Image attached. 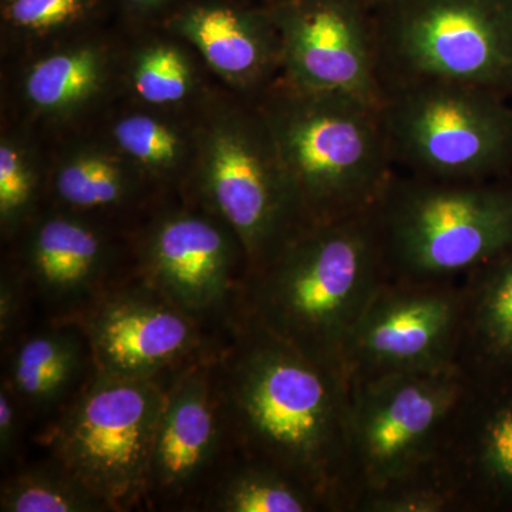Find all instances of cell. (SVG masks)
Listing matches in <instances>:
<instances>
[{
    "mask_svg": "<svg viewBox=\"0 0 512 512\" xmlns=\"http://www.w3.org/2000/svg\"><path fill=\"white\" fill-rule=\"evenodd\" d=\"M214 369L235 453L301 481L329 512H355L348 380L241 315L222 330Z\"/></svg>",
    "mask_w": 512,
    "mask_h": 512,
    "instance_id": "cell-1",
    "label": "cell"
},
{
    "mask_svg": "<svg viewBox=\"0 0 512 512\" xmlns=\"http://www.w3.org/2000/svg\"><path fill=\"white\" fill-rule=\"evenodd\" d=\"M389 278L373 211L309 225L271 261L248 271L234 315L346 379L350 336Z\"/></svg>",
    "mask_w": 512,
    "mask_h": 512,
    "instance_id": "cell-2",
    "label": "cell"
},
{
    "mask_svg": "<svg viewBox=\"0 0 512 512\" xmlns=\"http://www.w3.org/2000/svg\"><path fill=\"white\" fill-rule=\"evenodd\" d=\"M268 127L306 227L369 214L397 173L380 106L295 84Z\"/></svg>",
    "mask_w": 512,
    "mask_h": 512,
    "instance_id": "cell-3",
    "label": "cell"
},
{
    "mask_svg": "<svg viewBox=\"0 0 512 512\" xmlns=\"http://www.w3.org/2000/svg\"><path fill=\"white\" fill-rule=\"evenodd\" d=\"M373 218L390 278L458 281L512 248V174L446 181L397 171Z\"/></svg>",
    "mask_w": 512,
    "mask_h": 512,
    "instance_id": "cell-4",
    "label": "cell"
},
{
    "mask_svg": "<svg viewBox=\"0 0 512 512\" xmlns=\"http://www.w3.org/2000/svg\"><path fill=\"white\" fill-rule=\"evenodd\" d=\"M373 16L384 90L450 82L512 99V0H387Z\"/></svg>",
    "mask_w": 512,
    "mask_h": 512,
    "instance_id": "cell-5",
    "label": "cell"
},
{
    "mask_svg": "<svg viewBox=\"0 0 512 512\" xmlns=\"http://www.w3.org/2000/svg\"><path fill=\"white\" fill-rule=\"evenodd\" d=\"M165 389L160 380L94 370L36 440L114 511L144 507Z\"/></svg>",
    "mask_w": 512,
    "mask_h": 512,
    "instance_id": "cell-6",
    "label": "cell"
},
{
    "mask_svg": "<svg viewBox=\"0 0 512 512\" xmlns=\"http://www.w3.org/2000/svg\"><path fill=\"white\" fill-rule=\"evenodd\" d=\"M383 123L397 171L433 180L512 174V99L468 84L384 90Z\"/></svg>",
    "mask_w": 512,
    "mask_h": 512,
    "instance_id": "cell-7",
    "label": "cell"
},
{
    "mask_svg": "<svg viewBox=\"0 0 512 512\" xmlns=\"http://www.w3.org/2000/svg\"><path fill=\"white\" fill-rule=\"evenodd\" d=\"M468 384L470 379L458 367L350 384L356 508L367 495L400 485H440L437 461Z\"/></svg>",
    "mask_w": 512,
    "mask_h": 512,
    "instance_id": "cell-8",
    "label": "cell"
},
{
    "mask_svg": "<svg viewBox=\"0 0 512 512\" xmlns=\"http://www.w3.org/2000/svg\"><path fill=\"white\" fill-rule=\"evenodd\" d=\"M73 320L86 333L97 372L164 383L214 355L222 336L138 276L114 285Z\"/></svg>",
    "mask_w": 512,
    "mask_h": 512,
    "instance_id": "cell-9",
    "label": "cell"
},
{
    "mask_svg": "<svg viewBox=\"0 0 512 512\" xmlns=\"http://www.w3.org/2000/svg\"><path fill=\"white\" fill-rule=\"evenodd\" d=\"M461 308L460 279H387L346 346L349 384L458 367Z\"/></svg>",
    "mask_w": 512,
    "mask_h": 512,
    "instance_id": "cell-10",
    "label": "cell"
},
{
    "mask_svg": "<svg viewBox=\"0 0 512 512\" xmlns=\"http://www.w3.org/2000/svg\"><path fill=\"white\" fill-rule=\"evenodd\" d=\"M214 355L167 383L148 466L144 507L197 511L202 495L234 453L222 412Z\"/></svg>",
    "mask_w": 512,
    "mask_h": 512,
    "instance_id": "cell-11",
    "label": "cell"
},
{
    "mask_svg": "<svg viewBox=\"0 0 512 512\" xmlns=\"http://www.w3.org/2000/svg\"><path fill=\"white\" fill-rule=\"evenodd\" d=\"M207 194L218 217L241 241L248 271L271 261L306 228L269 127L265 133L228 131L215 140Z\"/></svg>",
    "mask_w": 512,
    "mask_h": 512,
    "instance_id": "cell-12",
    "label": "cell"
},
{
    "mask_svg": "<svg viewBox=\"0 0 512 512\" xmlns=\"http://www.w3.org/2000/svg\"><path fill=\"white\" fill-rule=\"evenodd\" d=\"M293 84L382 107L375 16L369 0H289L276 10Z\"/></svg>",
    "mask_w": 512,
    "mask_h": 512,
    "instance_id": "cell-13",
    "label": "cell"
},
{
    "mask_svg": "<svg viewBox=\"0 0 512 512\" xmlns=\"http://www.w3.org/2000/svg\"><path fill=\"white\" fill-rule=\"evenodd\" d=\"M247 274V255L232 229L222 231L198 215H177L151 235L137 276L192 318L224 330Z\"/></svg>",
    "mask_w": 512,
    "mask_h": 512,
    "instance_id": "cell-14",
    "label": "cell"
},
{
    "mask_svg": "<svg viewBox=\"0 0 512 512\" xmlns=\"http://www.w3.org/2000/svg\"><path fill=\"white\" fill-rule=\"evenodd\" d=\"M436 477L458 512H512V373L470 379Z\"/></svg>",
    "mask_w": 512,
    "mask_h": 512,
    "instance_id": "cell-15",
    "label": "cell"
},
{
    "mask_svg": "<svg viewBox=\"0 0 512 512\" xmlns=\"http://www.w3.org/2000/svg\"><path fill=\"white\" fill-rule=\"evenodd\" d=\"M20 275L32 301L45 309L46 319H73L123 282L110 278L100 235L66 217L49 218L37 227Z\"/></svg>",
    "mask_w": 512,
    "mask_h": 512,
    "instance_id": "cell-16",
    "label": "cell"
},
{
    "mask_svg": "<svg viewBox=\"0 0 512 512\" xmlns=\"http://www.w3.org/2000/svg\"><path fill=\"white\" fill-rule=\"evenodd\" d=\"M5 353V352H3ZM89 340L73 319H46L6 350L3 382L30 417L55 414L94 373Z\"/></svg>",
    "mask_w": 512,
    "mask_h": 512,
    "instance_id": "cell-17",
    "label": "cell"
},
{
    "mask_svg": "<svg viewBox=\"0 0 512 512\" xmlns=\"http://www.w3.org/2000/svg\"><path fill=\"white\" fill-rule=\"evenodd\" d=\"M457 366L471 380L512 373V248L460 278Z\"/></svg>",
    "mask_w": 512,
    "mask_h": 512,
    "instance_id": "cell-18",
    "label": "cell"
},
{
    "mask_svg": "<svg viewBox=\"0 0 512 512\" xmlns=\"http://www.w3.org/2000/svg\"><path fill=\"white\" fill-rule=\"evenodd\" d=\"M197 511L329 512L325 501L301 481L235 451L202 495Z\"/></svg>",
    "mask_w": 512,
    "mask_h": 512,
    "instance_id": "cell-19",
    "label": "cell"
},
{
    "mask_svg": "<svg viewBox=\"0 0 512 512\" xmlns=\"http://www.w3.org/2000/svg\"><path fill=\"white\" fill-rule=\"evenodd\" d=\"M262 26L229 9H200L185 23L208 62L232 76H249L268 62L272 42Z\"/></svg>",
    "mask_w": 512,
    "mask_h": 512,
    "instance_id": "cell-20",
    "label": "cell"
},
{
    "mask_svg": "<svg viewBox=\"0 0 512 512\" xmlns=\"http://www.w3.org/2000/svg\"><path fill=\"white\" fill-rule=\"evenodd\" d=\"M2 512H116L53 457L20 467L0 488Z\"/></svg>",
    "mask_w": 512,
    "mask_h": 512,
    "instance_id": "cell-21",
    "label": "cell"
},
{
    "mask_svg": "<svg viewBox=\"0 0 512 512\" xmlns=\"http://www.w3.org/2000/svg\"><path fill=\"white\" fill-rule=\"evenodd\" d=\"M99 74V60L90 50L49 57L30 73L28 94L46 109L69 106L96 89Z\"/></svg>",
    "mask_w": 512,
    "mask_h": 512,
    "instance_id": "cell-22",
    "label": "cell"
},
{
    "mask_svg": "<svg viewBox=\"0 0 512 512\" xmlns=\"http://www.w3.org/2000/svg\"><path fill=\"white\" fill-rule=\"evenodd\" d=\"M60 200L77 210L113 207L124 197V183L116 165L103 158L74 161L60 171L56 183Z\"/></svg>",
    "mask_w": 512,
    "mask_h": 512,
    "instance_id": "cell-23",
    "label": "cell"
},
{
    "mask_svg": "<svg viewBox=\"0 0 512 512\" xmlns=\"http://www.w3.org/2000/svg\"><path fill=\"white\" fill-rule=\"evenodd\" d=\"M190 83V69L184 57L171 47H157L141 59L136 89L150 103H174L183 99Z\"/></svg>",
    "mask_w": 512,
    "mask_h": 512,
    "instance_id": "cell-24",
    "label": "cell"
},
{
    "mask_svg": "<svg viewBox=\"0 0 512 512\" xmlns=\"http://www.w3.org/2000/svg\"><path fill=\"white\" fill-rule=\"evenodd\" d=\"M114 133L120 146L143 163L167 164L177 157L180 144L177 136L150 117H128L117 124Z\"/></svg>",
    "mask_w": 512,
    "mask_h": 512,
    "instance_id": "cell-25",
    "label": "cell"
},
{
    "mask_svg": "<svg viewBox=\"0 0 512 512\" xmlns=\"http://www.w3.org/2000/svg\"><path fill=\"white\" fill-rule=\"evenodd\" d=\"M356 512H458V507L439 484L416 483L367 495Z\"/></svg>",
    "mask_w": 512,
    "mask_h": 512,
    "instance_id": "cell-26",
    "label": "cell"
},
{
    "mask_svg": "<svg viewBox=\"0 0 512 512\" xmlns=\"http://www.w3.org/2000/svg\"><path fill=\"white\" fill-rule=\"evenodd\" d=\"M32 296L22 275L6 274L0 282V343L6 352L25 330Z\"/></svg>",
    "mask_w": 512,
    "mask_h": 512,
    "instance_id": "cell-27",
    "label": "cell"
},
{
    "mask_svg": "<svg viewBox=\"0 0 512 512\" xmlns=\"http://www.w3.org/2000/svg\"><path fill=\"white\" fill-rule=\"evenodd\" d=\"M32 195V181L19 154L8 146L0 148V214L10 222L25 210Z\"/></svg>",
    "mask_w": 512,
    "mask_h": 512,
    "instance_id": "cell-28",
    "label": "cell"
},
{
    "mask_svg": "<svg viewBox=\"0 0 512 512\" xmlns=\"http://www.w3.org/2000/svg\"><path fill=\"white\" fill-rule=\"evenodd\" d=\"M83 0H12L9 16L16 25L29 29H49L80 15Z\"/></svg>",
    "mask_w": 512,
    "mask_h": 512,
    "instance_id": "cell-29",
    "label": "cell"
},
{
    "mask_svg": "<svg viewBox=\"0 0 512 512\" xmlns=\"http://www.w3.org/2000/svg\"><path fill=\"white\" fill-rule=\"evenodd\" d=\"M29 420L25 407L20 403L8 383L0 384V460L2 464L12 463L18 457L26 421Z\"/></svg>",
    "mask_w": 512,
    "mask_h": 512,
    "instance_id": "cell-30",
    "label": "cell"
},
{
    "mask_svg": "<svg viewBox=\"0 0 512 512\" xmlns=\"http://www.w3.org/2000/svg\"><path fill=\"white\" fill-rule=\"evenodd\" d=\"M369 2L372 3L373 8H375V6L380 5V3L387 2V0H369Z\"/></svg>",
    "mask_w": 512,
    "mask_h": 512,
    "instance_id": "cell-31",
    "label": "cell"
},
{
    "mask_svg": "<svg viewBox=\"0 0 512 512\" xmlns=\"http://www.w3.org/2000/svg\"><path fill=\"white\" fill-rule=\"evenodd\" d=\"M134 2L147 3V2H153V0H134Z\"/></svg>",
    "mask_w": 512,
    "mask_h": 512,
    "instance_id": "cell-32",
    "label": "cell"
}]
</instances>
